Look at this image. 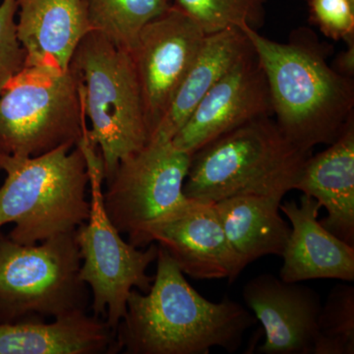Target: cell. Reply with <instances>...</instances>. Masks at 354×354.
<instances>
[{"instance_id": "23", "label": "cell", "mask_w": 354, "mask_h": 354, "mask_svg": "<svg viewBox=\"0 0 354 354\" xmlns=\"http://www.w3.org/2000/svg\"><path fill=\"white\" fill-rule=\"evenodd\" d=\"M17 11V0H2L0 3V94L25 67V50L16 34Z\"/></svg>"}, {"instance_id": "2", "label": "cell", "mask_w": 354, "mask_h": 354, "mask_svg": "<svg viewBox=\"0 0 354 354\" xmlns=\"http://www.w3.org/2000/svg\"><path fill=\"white\" fill-rule=\"evenodd\" d=\"M241 30L264 70L279 130L305 152L332 144L354 115V82L328 64L330 48L307 28L291 32L286 43L248 26Z\"/></svg>"}, {"instance_id": "3", "label": "cell", "mask_w": 354, "mask_h": 354, "mask_svg": "<svg viewBox=\"0 0 354 354\" xmlns=\"http://www.w3.org/2000/svg\"><path fill=\"white\" fill-rule=\"evenodd\" d=\"M272 118L249 121L193 153L184 195L216 203L245 195L283 198L295 189L311 152L293 145Z\"/></svg>"}, {"instance_id": "5", "label": "cell", "mask_w": 354, "mask_h": 354, "mask_svg": "<svg viewBox=\"0 0 354 354\" xmlns=\"http://www.w3.org/2000/svg\"><path fill=\"white\" fill-rule=\"evenodd\" d=\"M70 68L78 79L84 111L91 121L86 137L101 152L106 181L120 160L149 143L131 57L100 32L91 31L76 48Z\"/></svg>"}, {"instance_id": "24", "label": "cell", "mask_w": 354, "mask_h": 354, "mask_svg": "<svg viewBox=\"0 0 354 354\" xmlns=\"http://www.w3.org/2000/svg\"><path fill=\"white\" fill-rule=\"evenodd\" d=\"M311 19L328 38H354V3L351 0H308Z\"/></svg>"}, {"instance_id": "12", "label": "cell", "mask_w": 354, "mask_h": 354, "mask_svg": "<svg viewBox=\"0 0 354 354\" xmlns=\"http://www.w3.org/2000/svg\"><path fill=\"white\" fill-rule=\"evenodd\" d=\"M162 247L184 274L195 279L234 283L246 265L225 234L214 203L191 200L180 213L153 225L147 246Z\"/></svg>"}, {"instance_id": "20", "label": "cell", "mask_w": 354, "mask_h": 354, "mask_svg": "<svg viewBox=\"0 0 354 354\" xmlns=\"http://www.w3.org/2000/svg\"><path fill=\"white\" fill-rule=\"evenodd\" d=\"M92 31L129 53L147 23L164 13L171 0H83Z\"/></svg>"}, {"instance_id": "8", "label": "cell", "mask_w": 354, "mask_h": 354, "mask_svg": "<svg viewBox=\"0 0 354 354\" xmlns=\"http://www.w3.org/2000/svg\"><path fill=\"white\" fill-rule=\"evenodd\" d=\"M90 187V215L77 227L82 264L80 278L92 293L93 315L106 320L116 332L127 314L132 290L148 292L153 277L147 274L157 260L158 245L137 248L125 241L109 220L104 207V167L99 150H84Z\"/></svg>"}, {"instance_id": "7", "label": "cell", "mask_w": 354, "mask_h": 354, "mask_svg": "<svg viewBox=\"0 0 354 354\" xmlns=\"http://www.w3.org/2000/svg\"><path fill=\"white\" fill-rule=\"evenodd\" d=\"M75 72L24 67L0 94V156L74 148L88 128Z\"/></svg>"}, {"instance_id": "19", "label": "cell", "mask_w": 354, "mask_h": 354, "mask_svg": "<svg viewBox=\"0 0 354 354\" xmlns=\"http://www.w3.org/2000/svg\"><path fill=\"white\" fill-rule=\"evenodd\" d=\"M281 200L245 195L214 203L230 245L246 266L266 256H283L291 227L279 214Z\"/></svg>"}, {"instance_id": "13", "label": "cell", "mask_w": 354, "mask_h": 354, "mask_svg": "<svg viewBox=\"0 0 354 354\" xmlns=\"http://www.w3.org/2000/svg\"><path fill=\"white\" fill-rule=\"evenodd\" d=\"M242 295L265 330L260 353L314 354L322 302L313 288L262 274L247 281Z\"/></svg>"}, {"instance_id": "14", "label": "cell", "mask_w": 354, "mask_h": 354, "mask_svg": "<svg viewBox=\"0 0 354 354\" xmlns=\"http://www.w3.org/2000/svg\"><path fill=\"white\" fill-rule=\"evenodd\" d=\"M320 203L304 194L281 203L279 209L290 221L291 232L279 278L288 283L309 279L354 281V246L335 236L318 221Z\"/></svg>"}, {"instance_id": "22", "label": "cell", "mask_w": 354, "mask_h": 354, "mask_svg": "<svg viewBox=\"0 0 354 354\" xmlns=\"http://www.w3.org/2000/svg\"><path fill=\"white\" fill-rule=\"evenodd\" d=\"M354 353V288L339 283L321 307L314 354Z\"/></svg>"}, {"instance_id": "1", "label": "cell", "mask_w": 354, "mask_h": 354, "mask_svg": "<svg viewBox=\"0 0 354 354\" xmlns=\"http://www.w3.org/2000/svg\"><path fill=\"white\" fill-rule=\"evenodd\" d=\"M157 272L148 292L132 290L127 314L116 330L118 351L128 354L235 353L257 319L241 304L206 299L188 283L158 245Z\"/></svg>"}, {"instance_id": "9", "label": "cell", "mask_w": 354, "mask_h": 354, "mask_svg": "<svg viewBox=\"0 0 354 354\" xmlns=\"http://www.w3.org/2000/svg\"><path fill=\"white\" fill-rule=\"evenodd\" d=\"M191 153L171 141H151L120 160L102 192L109 220L137 248H145L149 230L180 213L191 200L183 185Z\"/></svg>"}, {"instance_id": "4", "label": "cell", "mask_w": 354, "mask_h": 354, "mask_svg": "<svg viewBox=\"0 0 354 354\" xmlns=\"http://www.w3.org/2000/svg\"><path fill=\"white\" fill-rule=\"evenodd\" d=\"M6 177L0 187V227L9 239L34 245L73 232L90 215L88 174L80 147L64 146L38 157L0 156Z\"/></svg>"}, {"instance_id": "21", "label": "cell", "mask_w": 354, "mask_h": 354, "mask_svg": "<svg viewBox=\"0 0 354 354\" xmlns=\"http://www.w3.org/2000/svg\"><path fill=\"white\" fill-rule=\"evenodd\" d=\"M192 18L205 34L243 27L258 30L264 23L267 0H171Z\"/></svg>"}, {"instance_id": "10", "label": "cell", "mask_w": 354, "mask_h": 354, "mask_svg": "<svg viewBox=\"0 0 354 354\" xmlns=\"http://www.w3.org/2000/svg\"><path fill=\"white\" fill-rule=\"evenodd\" d=\"M206 36L192 18L172 3L140 31L129 55L141 92L149 141Z\"/></svg>"}, {"instance_id": "16", "label": "cell", "mask_w": 354, "mask_h": 354, "mask_svg": "<svg viewBox=\"0 0 354 354\" xmlns=\"http://www.w3.org/2000/svg\"><path fill=\"white\" fill-rule=\"evenodd\" d=\"M295 189L327 211L321 225L354 246V115L323 152L310 156Z\"/></svg>"}, {"instance_id": "15", "label": "cell", "mask_w": 354, "mask_h": 354, "mask_svg": "<svg viewBox=\"0 0 354 354\" xmlns=\"http://www.w3.org/2000/svg\"><path fill=\"white\" fill-rule=\"evenodd\" d=\"M16 34L26 67L66 72L79 44L92 31L83 0H17Z\"/></svg>"}, {"instance_id": "11", "label": "cell", "mask_w": 354, "mask_h": 354, "mask_svg": "<svg viewBox=\"0 0 354 354\" xmlns=\"http://www.w3.org/2000/svg\"><path fill=\"white\" fill-rule=\"evenodd\" d=\"M265 116H272L271 95L251 48L204 95L171 143L192 155L221 135Z\"/></svg>"}, {"instance_id": "25", "label": "cell", "mask_w": 354, "mask_h": 354, "mask_svg": "<svg viewBox=\"0 0 354 354\" xmlns=\"http://www.w3.org/2000/svg\"><path fill=\"white\" fill-rule=\"evenodd\" d=\"M348 48L342 51L335 58L333 68L342 75L353 78L354 76V38L346 41Z\"/></svg>"}, {"instance_id": "17", "label": "cell", "mask_w": 354, "mask_h": 354, "mask_svg": "<svg viewBox=\"0 0 354 354\" xmlns=\"http://www.w3.org/2000/svg\"><path fill=\"white\" fill-rule=\"evenodd\" d=\"M116 332L87 311L46 323L29 319L0 323V354H104L118 353Z\"/></svg>"}, {"instance_id": "6", "label": "cell", "mask_w": 354, "mask_h": 354, "mask_svg": "<svg viewBox=\"0 0 354 354\" xmlns=\"http://www.w3.org/2000/svg\"><path fill=\"white\" fill-rule=\"evenodd\" d=\"M81 264L76 230L39 245H23L0 232V323L87 311Z\"/></svg>"}, {"instance_id": "26", "label": "cell", "mask_w": 354, "mask_h": 354, "mask_svg": "<svg viewBox=\"0 0 354 354\" xmlns=\"http://www.w3.org/2000/svg\"><path fill=\"white\" fill-rule=\"evenodd\" d=\"M351 1H353V3H354V0H351Z\"/></svg>"}, {"instance_id": "18", "label": "cell", "mask_w": 354, "mask_h": 354, "mask_svg": "<svg viewBox=\"0 0 354 354\" xmlns=\"http://www.w3.org/2000/svg\"><path fill=\"white\" fill-rule=\"evenodd\" d=\"M251 48L245 34L237 28L207 35L149 142L171 141L204 95Z\"/></svg>"}]
</instances>
